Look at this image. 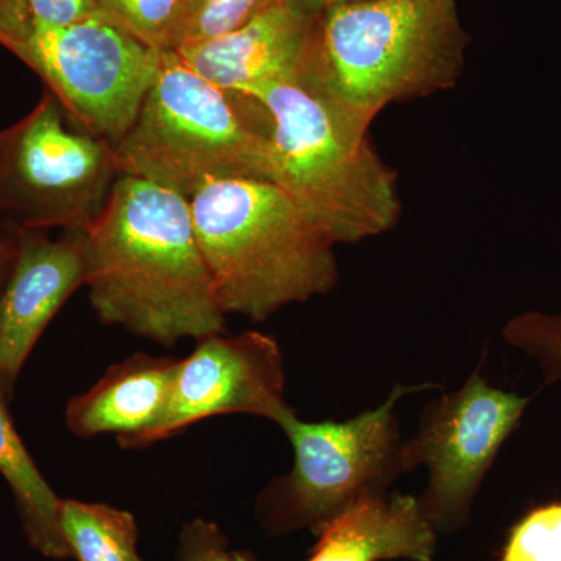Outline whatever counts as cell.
I'll use <instances>...</instances> for the list:
<instances>
[{"label":"cell","mask_w":561,"mask_h":561,"mask_svg":"<svg viewBox=\"0 0 561 561\" xmlns=\"http://www.w3.org/2000/svg\"><path fill=\"white\" fill-rule=\"evenodd\" d=\"M92 308L110 327L161 345L225 331L198 247L190 201L121 175L98 220L83 231Z\"/></svg>","instance_id":"6da1fadb"},{"label":"cell","mask_w":561,"mask_h":561,"mask_svg":"<svg viewBox=\"0 0 561 561\" xmlns=\"http://www.w3.org/2000/svg\"><path fill=\"white\" fill-rule=\"evenodd\" d=\"M54 94L9 128L0 150V184L32 227L87 231L121 176L108 140L72 130Z\"/></svg>","instance_id":"9c48e42d"},{"label":"cell","mask_w":561,"mask_h":561,"mask_svg":"<svg viewBox=\"0 0 561 561\" xmlns=\"http://www.w3.org/2000/svg\"><path fill=\"white\" fill-rule=\"evenodd\" d=\"M179 360L133 354L111 365L84 393L70 398L66 424L79 438L114 434L124 448L164 412Z\"/></svg>","instance_id":"4fadbf2b"},{"label":"cell","mask_w":561,"mask_h":561,"mask_svg":"<svg viewBox=\"0 0 561 561\" xmlns=\"http://www.w3.org/2000/svg\"><path fill=\"white\" fill-rule=\"evenodd\" d=\"M313 25L311 11L286 0L230 33L175 50L203 79L241 92L271 83H300Z\"/></svg>","instance_id":"7c38bea8"},{"label":"cell","mask_w":561,"mask_h":561,"mask_svg":"<svg viewBox=\"0 0 561 561\" xmlns=\"http://www.w3.org/2000/svg\"><path fill=\"white\" fill-rule=\"evenodd\" d=\"M286 0H180L165 50L217 38Z\"/></svg>","instance_id":"e0dca14e"},{"label":"cell","mask_w":561,"mask_h":561,"mask_svg":"<svg viewBox=\"0 0 561 561\" xmlns=\"http://www.w3.org/2000/svg\"><path fill=\"white\" fill-rule=\"evenodd\" d=\"M302 7L313 13L331 9V7L345 5V3L362 2V0H298Z\"/></svg>","instance_id":"603a6c76"},{"label":"cell","mask_w":561,"mask_h":561,"mask_svg":"<svg viewBox=\"0 0 561 561\" xmlns=\"http://www.w3.org/2000/svg\"><path fill=\"white\" fill-rule=\"evenodd\" d=\"M438 531L419 496L386 494L345 513L319 535L306 561H434Z\"/></svg>","instance_id":"5bb4252c"},{"label":"cell","mask_w":561,"mask_h":561,"mask_svg":"<svg viewBox=\"0 0 561 561\" xmlns=\"http://www.w3.org/2000/svg\"><path fill=\"white\" fill-rule=\"evenodd\" d=\"M33 16L54 25L77 24L102 14L99 0H21Z\"/></svg>","instance_id":"7402d4cb"},{"label":"cell","mask_w":561,"mask_h":561,"mask_svg":"<svg viewBox=\"0 0 561 561\" xmlns=\"http://www.w3.org/2000/svg\"><path fill=\"white\" fill-rule=\"evenodd\" d=\"M192 224L221 311L262 321L337 286L335 245L271 181L205 184Z\"/></svg>","instance_id":"3957f363"},{"label":"cell","mask_w":561,"mask_h":561,"mask_svg":"<svg viewBox=\"0 0 561 561\" xmlns=\"http://www.w3.org/2000/svg\"><path fill=\"white\" fill-rule=\"evenodd\" d=\"M87 279L83 231L24 234L0 294V389H11L41 334Z\"/></svg>","instance_id":"8fae6325"},{"label":"cell","mask_w":561,"mask_h":561,"mask_svg":"<svg viewBox=\"0 0 561 561\" xmlns=\"http://www.w3.org/2000/svg\"><path fill=\"white\" fill-rule=\"evenodd\" d=\"M62 537L77 561H140L138 524L108 504L61 500Z\"/></svg>","instance_id":"2e32d148"},{"label":"cell","mask_w":561,"mask_h":561,"mask_svg":"<svg viewBox=\"0 0 561 561\" xmlns=\"http://www.w3.org/2000/svg\"><path fill=\"white\" fill-rule=\"evenodd\" d=\"M140 561H144V560H140Z\"/></svg>","instance_id":"83f0119b"},{"label":"cell","mask_w":561,"mask_h":561,"mask_svg":"<svg viewBox=\"0 0 561 561\" xmlns=\"http://www.w3.org/2000/svg\"><path fill=\"white\" fill-rule=\"evenodd\" d=\"M216 561H254L250 556L243 552H234L228 549V545L225 548H221L219 553H217Z\"/></svg>","instance_id":"cb8c5ba5"},{"label":"cell","mask_w":561,"mask_h":561,"mask_svg":"<svg viewBox=\"0 0 561 561\" xmlns=\"http://www.w3.org/2000/svg\"><path fill=\"white\" fill-rule=\"evenodd\" d=\"M0 46L38 73L77 127L114 147L138 116L161 57L103 14L47 24L21 0H0Z\"/></svg>","instance_id":"52a82bcc"},{"label":"cell","mask_w":561,"mask_h":561,"mask_svg":"<svg viewBox=\"0 0 561 561\" xmlns=\"http://www.w3.org/2000/svg\"><path fill=\"white\" fill-rule=\"evenodd\" d=\"M180 0H99L103 16L158 50H165Z\"/></svg>","instance_id":"ffe728a7"},{"label":"cell","mask_w":561,"mask_h":561,"mask_svg":"<svg viewBox=\"0 0 561 561\" xmlns=\"http://www.w3.org/2000/svg\"><path fill=\"white\" fill-rule=\"evenodd\" d=\"M502 339L540 368L548 383H561V312L527 311L512 317Z\"/></svg>","instance_id":"ac0fdd59"},{"label":"cell","mask_w":561,"mask_h":561,"mask_svg":"<svg viewBox=\"0 0 561 561\" xmlns=\"http://www.w3.org/2000/svg\"><path fill=\"white\" fill-rule=\"evenodd\" d=\"M291 413L276 339L260 331L219 332L201 339L190 356L179 360L160 420L124 449L146 448L213 416L251 415L278 426Z\"/></svg>","instance_id":"30bf717a"},{"label":"cell","mask_w":561,"mask_h":561,"mask_svg":"<svg viewBox=\"0 0 561 561\" xmlns=\"http://www.w3.org/2000/svg\"><path fill=\"white\" fill-rule=\"evenodd\" d=\"M529 402L476 370L459 389L423 409L419 430L404 440L402 460L405 472L424 467L430 474L419 500L438 535L470 523L479 490Z\"/></svg>","instance_id":"ba28073f"},{"label":"cell","mask_w":561,"mask_h":561,"mask_svg":"<svg viewBox=\"0 0 561 561\" xmlns=\"http://www.w3.org/2000/svg\"><path fill=\"white\" fill-rule=\"evenodd\" d=\"M461 54L456 16L435 0H362L321 11L298 84L368 133L391 103L451 90Z\"/></svg>","instance_id":"7a4b0ae2"},{"label":"cell","mask_w":561,"mask_h":561,"mask_svg":"<svg viewBox=\"0 0 561 561\" xmlns=\"http://www.w3.org/2000/svg\"><path fill=\"white\" fill-rule=\"evenodd\" d=\"M227 545V538L216 524L195 519L181 530L180 560L216 561L217 553Z\"/></svg>","instance_id":"44dd1931"},{"label":"cell","mask_w":561,"mask_h":561,"mask_svg":"<svg viewBox=\"0 0 561 561\" xmlns=\"http://www.w3.org/2000/svg\"><path fill=\"white\" fill-rule=\"evenodd\" d=\"M424 386H398L379 404L345 421H302L291 413L278 427L294 451L287 474L256 501V518L272 537L309 530L317 537L364 502L389 494L405 474L398 402Z\"/></svg>","instance_id":"8992f818"},{"label":"cell","mask_w":561,"mask_h":561,"mask_svg":"<svg viewBox=\"0 0 561 561\" xmlns=\"http://www.w3.org/2000/svg\"><path fill=\"white\" fill-rule=\"evenodd\" d=\"M0 265H2V253H0Z\"/></svg>","instance_id":"4316f807"},{"label":"cell","mask_w":561,"mask_h":561,"mask_svg":"<svg viewBox=\"0 0 561 561\" xmlns=\"http://www.w3.org/2000/svg\"><path fill=\"white\" fill-rule=\"evenodd\" d=\"M114 150L121 175L151 181L187 201L213 181L273 183L271 122L261 103L220 90L175 50H161L138 116Z\"/></svg>","instance_id":"277c9868"},{"label":"cell","mask_w":561,"mask_h":561,"mask_svg":"<svg viewBox=\"0 0 561 561\" xmlns=\"http://www.w3.org/2000/svg\"><path fill=\"white\" fill-rule=\"evenodd\" d=\"M500 561H561V501L527 513L508 535Z\"/></svg>","instance_id":"d6986e66"},{"label":"cell","mask_w":561,"mask_h":561,"mask_svg":"<svg viewBox=\"0 0 561 561\" xmlns=\"http://www.w3.org/2000/svg\"><path fill=\"white\" fill-rule=\"evenodd\" d=\"M0 474L13 491L25 537L36 552L51 560H68L62 537L60 497L43 478L7 411L0 389Z\"/></svg>","instance_id":"9a60e30c"},{"label":"cell","mask_w":561,"mask_h":561,"mask_svg":"<svg viewBox=\"0 0 561 561\" xmlns=\"http://www.w3.org/2000/svg\"><path fill=\"white\" fill-rule=\"evenodd\" d=\"M446 13L454 14V0H435Z\"/></svg>","instance_id":"d4e9b609"},{"label":"cell","mask_w":561,"mask_h":561,"mask_svg":"<svg viewBox=\"0 0 561 561\" xmlns=\"http://www.w3.org/2000/svg\"><path fill=\"white\" fill-rule=\"evenodd\" d=\"M7 135H9V128L7 130L0 131V150H2L3 142H5Z\"/></svg>","instance_id":"484cf974"},{"label":"cell","mask_w":561,"mask_h":561,"mask_svg":"<svg viewBox=\"0 0 561 561\" xmlns=\"http://www.w3.org/2000/svg\"><path fill=\"white\" fill-rule=\"evenodd\" d=\"M271 122L273 184L334 245L390 231L401 216L397 175L368 142L308 88L271 81L241 92Z\"/></svg>","instance_id":"5b68a950"}]
</instances>
